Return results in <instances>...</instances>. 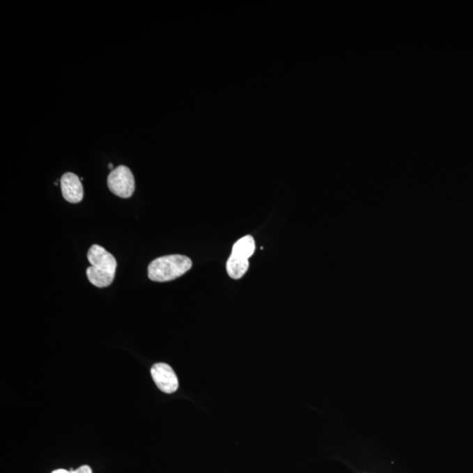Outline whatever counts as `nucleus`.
Here are the masks:
<instances>
[{"label": "nucleus", "mask_w": 473, "mask_h": 473, "mask_svg": "<svg viewBox=\"0 0 473 473\" xmlns=\"http://www.w3.org/2000/svg\"><path fill=\"white\" fill-rule=\"evenodd\" d=\"M192 267V261L183 255H169L153 261L148 265L151 281L165 282L182 277Z\"/></svg>", "instance_id": "nucleus-2"}, {"label": "nucleus", "mask_w": 473, "mask_h": 473, "mask_svg": "<svg viewBox=\"0 0 473 473\" xmlns=\"http://www.w3.org/2000/svg\"><path fill=\"white\" fill-rule=\"evenodd\" d=\"M255 251V241L253 237L242 238L234 244L229 260L227 261V273L234 280H239L247 273L249 267V258Z\"/></svg>", "instance_id": "nucleus-3"}, {"label": "nucleus", "mask_w": 473, "mask_h": 473, "mask_svg": "<svg viewBox=\"0 0 473 473\" xmlns=\"http://www.w3.org/2000/svg\"><path fill=\"white\" fill-rule=\"evenodd\" d=\"M51 473H73V472L72 471H71V470H70V471H67V470L65 469H57L56 470V471H54Z\"/></svg>", "instance_id": "nucleus-8"}, {"label": "nucleus", "mask_w": 473, "mask_h": 473, "mask_svg": "<svg viewBox=\"0 0 473 473\" xmlns=\"http://www.w3.org/2000/svg\"><path fill=\"white\" fill-rule=\"evenodd\" d=\"M108 168L110 169H114V166H112L111 163V164L108 165Z\"/></svg>", "instance_id": "nucleus-9"}, {"label": "nucleus", "mask_w": 473, "mask_h": 473, "mask_svg": "<svg viewBox=\"0 0 473 473\" xmlns=\"http://www.w3.org/2000/svg\"><path fill=\"white\" fill-rule=\"evenodd\" d=\"M107 183L109 189L114 195L129 199L132 196L135 190V181L134 175L127 166L121 165L112 170L108 176Z\"/></svg>", "instance_id": "nucleus-4"}, {"label": "nucleus", "mask_w": 473, "mask_h": 473, "mask_svg": "<svg viewBox=\"0 0 473 473\" xmlns=\"http://www.w3.org/2000/svg\"><path fill=\"white\" fill-rule=\"evenodd\" d=\"M64 199L72 203H80L84 197V189L79 177L73 173H66L61 178Z\"/></svg>", "instance_id": "nucleus-6"}, {"label": "nucleus", "mask_w": 473, "mask_h": 473, "mask_svg": "<svg viewBox=\"0 0 473 473\" xmlns=\"http://www.w3.org/2000/svg\"><path fill=\"white\" fill-rule=\"evenodd\" d=\"M151 375L155 385L163 393L172 394L178 389V378H177L175 371L168 364H155L151 369Z\"/></svg>", "instance_id": "nucleus-5"}, {"label": "nucleus", "mask_w": 473, "mask_h": 473, "mask_svg": "<svg viewBox=\"0 0 473 473\" xmlns=\"http://www.w3.org/2000/svg\"><path fill=\"white\" fill-rule=\"evenodd\" d=\"M73 473H93V470L88 465H83L77 470L71 469Z\"/></svg>", "instance_id": "nucleus-7"}, {"label": "nucleus", "mask_w": 473, "mask_h": 473, "mask_svg": "<svg viewBox=\"0 0 473 473\" xmlns=\"http://www.w3.org/2000/svg\"><path fill=\"white\" fill-rule=\"evenodd\" d=\"M91 267L86 270L88 281L98 288L108 287L114 280L117 261L104 247L94 245L88 251Z\"/></svg>", "instance_id": "nucleus-1"}]
</instances>
